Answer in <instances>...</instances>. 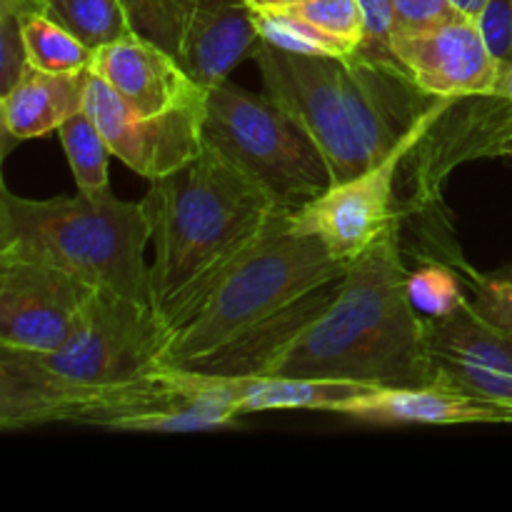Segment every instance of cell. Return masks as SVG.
Masks as SVG:
<instances>
[{"label":"cell","instance_id":"cell-1","mask_svg":"<svg viewBox=\"0 0 512 512\" xmlns=\"http://www.w3.org/2000/svg\"><path fill=\"white\" fill-rule=\"evenodd\" d=\"M140 203L153 245L150 308L165 333L285 213L263 185L208 143L185 168L150 180Z\"/></svg>","mask_w":512,"mask_h":512},{"label":"cell","instance_id":"cell-2","mask_svg":"<svg viewBox=\"0 0 512 512\" xmlns=\"http://www.w3.org/2000/svg\"><path fill=\"white\" fill-rule=\"evenodd\" d=\"M263 375L413 388L433 383L425 318L408 298L400 215L350 260L333 303L305 325Z\"/></svg>","mask_w":512,"mask_h":512},{"label":"cell","instance_id":"cell-3","mask_svg":"<svg viewBox=\"0 0 512 512\" xmlns=\"http://www.w3.org/2000/svg\"><path fill=\"white\" fill-rule=\"evenodd\" d=\"M165 328L150 305L98 293L83 323L53 353L0 348V428L55 423L68 400L155 370Z\"/></svg>","mask_w":512,"mask_h":512},{"label":"cell","instance_id":"cell-4","mask_svg":"<svg viewBox=\"0 0 512 512\" xmlns=\"http://www.w3.org/2000/svg\"><path fill=\"white\" fill-rule=\"evenodd\" d=\"M148 243L143 203L113 190L45 200L20 198L8 185L0 193V258L53 265L100 293L150 305Z\"/></svg>","mask_w":512,"mask_h":512},{"label":"cell","instance_id":"cell-5","mask_svg":"<svg viewBox=\"0 0 512 512\" xmlns=\"http://www.w3.org/2000/svg\"><path fill=\"white\" fill-rule=\"evenodd\" d=\"M345 270L348 263L333 258L323 240L295 230L290 213H278L258 243L165 333L160 363L190 368L293 308L320 285L343 278Z\"/></svg>","mask_w":512,"mask_h":512},{"label":"cell","instance_id":"cell-6","mask_svg":"<svg viewBox=\"0 0 512 512\" xmlns=\"http://www.w3.org/2000/svg\"><path fill=\"white\" fill-rule=\"evenodd\" d=\"M203 138L295 213L330 188V170L310 135L268 95L223 80L205 90Z\"/></svg>","mask_w":512,"mask_h":512},{"label":"cell","instance_id":"cell-7","mask_svg":"<svg viewBox=\"0 0 512 512\" xmlns=\"http://www.w3.org/2000/svg\"><path fill=\"white\" fill-rule=\"evenodd\" d=\"M498 158H512V65L495 88L435 105L403 163L413 193L408 203H443L445 183L460 165Z\"/></svg>","mask_w":512,"mask_h":512},{"label":"cell","instance_id":"cell-8","mask_svg":"<svg viewBox=\"0 0 512 512\" xmlns=\"http://www.w3.org/2000/svg\"><path fill=\"white\" fill-rule=\"evenodd\" d=\"M253 63L263 75L265 95L318 145L328 163L330 183H343L373 165L345 108L338 58L290 53L260 40Z\"/></svg>","mask_w":512,"mask_h":512},{"label":"cell","instance_id":"cell-9","mask_svg":"<svg viewBox=\"0 0 512 512\" xmlns=\"http://www.w3.org/2000/svg\"><path fill=\"white\" fill-rule=\"evenodd\" d=\"M135 33L168 50L203 88L253 58L260 35L245 0H123Z\"/></svg>","mask_w":512,"mask_h":512},{"label":"cell","instance_id":"cell-10","mask_svg":"<svg viewBox=\"0 0 512 512\" xmlns=\"http://www.w3.org/2000/svg\"><path fill=\"white\" fill-rule=\"evenodd\" d=\"M98 293L53 265L0 258V348L20 353L63 348Z\"/></svg>","mask_w":512,"mask_h":512},{"label":"cell","instance_id":"cell-11","mask_svg":"<svg viewBox=\"0 0 512 512\" xmlns=\"http://www.w3.org/2000/svg\"><path fill=\"white\" fill-rule=\"evenodd\" d=\"M423 128L413 138L405 140L400 148H395L388 158L378 160L368 170L343 180V183L330 185L305 208L290 213L293 228L323 240L325 248L340 263L360 258L398 220L400 203L395 198V183H398L405 158Z\"/></svg>","mask_w":512,"mask_h":512},{"label":"cell","instance_id":"cell-12","mask_svg":"<svg viewBox=\"0 0 512 512\" xmlns=\"http://www.w3.org/2000/svg\"><path fill=\"white\" fill-rule=\"evenodd\" d=\"M203 103L158 115H138L90 70L85 108L103 130L115 158L140 178L158 180L185 168L203 150Z\"/></svg>","mask_w":512,"mask_h":512},{"label":"cell","instance_id":"cell-13","mask_svg":"<svg viewBox=\"0 0 512 512\" xmlns=\"http://www.w3.org/2000/svg\"><path fill=\"white\" fill-rule=\"evenodd\" d=\"M340 85L355 135L373 163L413 138L443 100L420 88L400 63L358 55L340 60Z\"/></svg>","mask_w":512,"mask_h":512},{"label":"cell","instance_id":"cell-14","mask_svg":"<svg viewBox=\"0 0 512 512\" xmlns=\"http://www.w3.org/2000/svg\"><path fill=\"white\" fill-rule=\"evenodd\" d=\"M393 53L405 73L435 98L485 93L503 73L473 15L420 33L395 35Z\"/></svg>","mask_w":512,"mask_h":512},{"label":"cell","instance_id":"cell-15","mask_svg":"<svg viewBox=\"0 0 512 512\" xmlns=\"http://www.w3.org/2000/svg\"><path fill=\"white\" fill-rule=\"evenodd\" d=\"M90 70L138 115H158L205 100V90L178 58L140 33L103 45Z\"/></svg>","mask_w":512,"mask_h":512},{"label":"cell","instance_id":"cell-16","mask_svg":"<svg viewBox=\"0 0 512 512\" xmlns=\"http://www.w3.org/2000/svg\"><path fill=\"white\" fill-rule=\"evenodd\" d=\"M335 413L375 425H468L512 423V405L475 398L445 385H413V388L365 390L338 405Z\"/></svg>","mask_w":512,"mask_h":512},{"label":"cell","instance_id":"cell-17","mask_svg":"<svg viewBox=\"0 0 512 512\" xmlns=\"http://www.w3.org/2000/svg\"><path fill=\"white\" fill-rule=\"evenodd\" d=\"M188 373L193 375L200 390L213 395L220 403L230 405L240 415L265 413V410H325V413H335L338 405L353 395L380 388V385L283 378V375L225 378V375H205L198 370H188Z\"/></svg>","mask_w":512,"mask_h":512},{"label":"cell","instance_id":"cell-18","mask_svg":"<svg viewBox=\"0 0 512 512\" xmlns=\"http://www.w3.org/2000/svg\"><path fill=\"white\" fill-rule=\"evenodd\" d=\"M90 68L78 73H43L30 68L8 93L0 95L5 150L10 140L43 138L85 108Z\"/></svg>","mask_w":512,"mask_h":512},{"label":"cell","instance_id":"cell-19","mask_svg":"<svg viewBox=\"0 0 512 512\" xmlns=\"http://www.w3.org/2000/svg\"><path fill=\"white\" fill-rule=\"evenodd\" d=\"M430 355L468 360L512 375V333L490 325L468 303L443 320H425Z\"/></svg>","mask_w":512,"mask_h":512},{"label":"cell","instance_id":"cell-20","mask_svg":"<svg viewBox=\"0 0 512 512\" xmlns=\"http://www.w3.org/2000/svg\"><path fill=\"white\" fill-rule=\"evenodd\" d=\"M43 13L70 30L90 50L135 33L123 0H45Z\"/></svg>","mask_w":512,"mask_h":512},{"label":"cell","instance_id":"cell-21","mask_svg":"<svg viewBox=\"0 0 512 512\" xmlns=\"http://www.w3.org/2000/svg\"><path fill=\"white\" fill-rule=\"evenodd\" d=\"M58 135L80 193L98 195L110 190L108 163L113 158V150L88 108L65 120L58 128Z\"/></svg>","mask_w":512,"mask_h":512},{"label":"cell","instance_id":"cell-22","mask_svg":"<svg viewBox=\"0 0 512 512\" xmlns=\"http://www.w3.org/2000/svg\"><path fill=\"white\" fill-rule=\"evenodd\" d=\"M463 270L443 258H425L408 268V298L425 320H443L468 303Z\"/></svg>","mask_w":512,"mask_h":512},{"label":"cell","instance_id":"cell-23","mask_svg":"<svg viewBox=\"0 0 512 512\" xmlns=\"http://www.w3.org/2000/svg\"><path fill=\"white\" fill-rule=\"evenodd\" d=\"M255 30L260 40L275 45V48L290 50L300 55H323V58L348 60L355 55V45L328 30L318 28L310 20L300 18L293 10H268V13H253Z\"/></svg>","mask_w":512,"mask_h":512},{"label":"cell","instance_id":"cell-24","mask_svg":"<svg viewBox=\"0 0 512 512\" xmlns=\"http://www.w3.org/2000/svg\"><path fill=\"white\" fill-rule=\"evenodd\" d=\"M23 23V40L28 50V60L35 70L43 73H78L88 70L93 63V53L88 45L80 43L70 30L55 23L45 13L20 18Z\"/></svg>","mask_w":512,"mask_h":512},{"label":"cell","instance_id":"cell-25","mask_svg":"<svg viewBox=\"0 0 512 512\" xmlns=\"http://www.w3.org/2000/svg\"><path fill=\"white\" fill-rule=\"evenodd\" d=\"M460 270H463L468 290L473 293L470 305L475 313L495 328L512 333V263L493 273H478L468 263Z\"/></svg>","mask_w":512,"mask_h":512},{"label":"cell","instance_id":"cell-26","mask_svg":"<svg viewBox=\"0 0 512 512\" xmlns=\"http://www.w3.org/2000/svg\"><path fill=\"white\" fill-rule=\"evenodd\" d=\"M283 10H293L295 15L310 20L318 28L348 40L355 45V50L363 40V10L358 0H303Z\"/></svg>","mask_w":512,"mask_h":512},{"label":"cell","instance_id":"cell-27","mask_svg":"<svg viewBox=\"0 0 512 512\" xmlns=\"http://www.w3.org/2000/svg\"><path fill=\"white\" fill-rule=\"evenodd\" d=\"M363 10V40L355 55L380 63H398L393 53L395 8L393 0H358Z\"/></svg>","mask_w":512,"mask_h":512},{"label":"cell","instance_id":"cell-28","mask_svg":"<svg viewBox=\"0 0 512 512\" xmlns=\"http://www.w3.org/2000/svg\"><path fill=\"white\" fill-rule=\"evenodd\" d=\"M30 68L33 65L25 50L23 23L18 15L0 10V95L8 93Z\"/></svg>","mask_w":512,"mask_h":512},{"label":"cell","instance_id":"cell-29","mask_svg":"<svg viewBox=\"0 0 512 512\" xmlns=\"http://www.w3.org/2000/svg\"><path fill=\"white\" fill-rule=\"evenodd\" d=\"M393 8L395 35L438 28V25L448 23V20L465 15L453 0H393Z\"/></svg>","mask_w":512,"mask_h":512},{"label":"cell","instance_id":"cell-30","mask_svg":"<svg viewBox=\"0 0 512 512\" xmlns=\"http://www.w3.org/2000/svg\"><path fill=\"white\" fill-rule=\"evenodd\" d=\"M475 20L495 60L512 65V0H485Z\"/></svg>","mask_w":512,"mask_h":512},{"label":"cell","instance_id":"cell-31","mask_svg":"<svg viewBox=\"0 0 512 512\" xmlns=\"http://www.w3.org/2000/svg\"><path fill=\"white\" fill-rule=\"evenodd\" d=\"M0 10L18 15V18H28V15L43 13L45 0H0Z\"/></svg>","mask_w":512,"mask_h":512},{"label":"cell","instance_id":"cell-32","mask_svg":"<svg viewBox=\"0 0 512 512\" xmlns=\"http://www.w3.org/2000/svg\"><path fill=\"white\" fill-rule=\"evenodd\" d=\"M245 3H248V8L253 10V13H268V10L290 8V5H298L303 3V0H245Z\"/></svg>","mask_w":512,"mask_h":512},{"label":"cell","instance_id":"cell-33","mask_svg":"<svg viewBox=\"0 0 512 512\" xmlns=\"http://www.w3.org/2000/svg\"><path fill=\"white\" fill-rule=\"evenodd\" d=\"M453 3L458 5V8L463 10L465 15H473V18H475V15H478V10L483 8L485 0H453Z\"/></svg>","mask_w":512,"mask_h":512}]
</instances>
